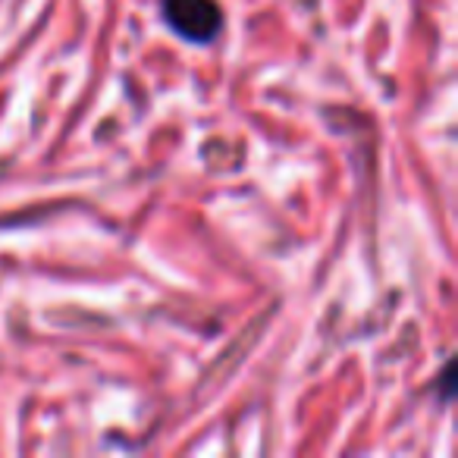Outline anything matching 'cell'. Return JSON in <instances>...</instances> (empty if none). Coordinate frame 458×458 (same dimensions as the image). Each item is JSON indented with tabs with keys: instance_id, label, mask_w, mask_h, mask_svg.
<instances>
[{
	"instance_id": "6da1fadb",
	"label": "cell",
	"mask_w": 458,
	"mask_h": 458,
	"mask_svg": "<svg viewBox=\"0 0 458 458\" xmlns=\"http://www.w3.org/2000/svg\"><path fill=\"white\" fill-rule=\"evenodd\" d=\"M164 20L191 45H208L223 29V13L214 0H164Z\"/></svg>"
}]
</instances>
